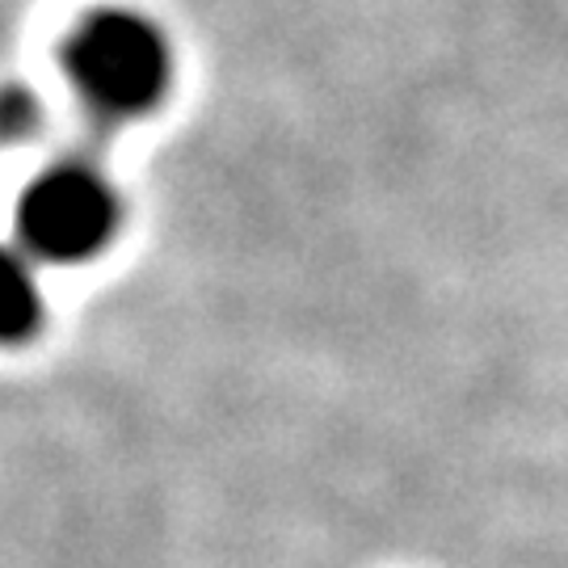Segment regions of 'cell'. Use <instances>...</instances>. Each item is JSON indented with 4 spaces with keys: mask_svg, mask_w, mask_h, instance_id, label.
<instances>
[{
    "mask_svg": "<svg viewBox=\"0 0 568 568\" xmlns=\"http://www.w3.org/2000/svg\"><path fill=\"white\" fill-rule=\"evenodd\" d=\"M122 227V203L93 164L63 161L21 190L18 241L39 265H84L102 257Z\"/></svg>",
    "mask_w": 568,
    "mask_h": 568,
    "instance_id": "2",
    "label": "cell"
},
{
    "mask_svg": "<svg viewBox=\"0 0 568 568\" xmlns=\"http://www.w3.org/2000/svg\"><path fill=\"white\" fill-rule=\"evenodd\" d=\"M42 131V102L21 89V84H4L0 89V143H26Z\"/></svg>",
    "mask_w": 568,
    "mask_h": 568,
    "instance_id": "4",
    "label": "cell"
},
{
    "mask_svg": "<svg viewBox=\"0 0 568 568\" xmlns=\"http://www.w3.org/2000/svg\"><path fill=\"white\" fill-rule=\"evenodd\" d=\"M63 72L102 119H140L173 84V47L161 21L126 4H102L72 26Z\"/></svg>",
    "mask_w": 568,
    "mask_h": 568,
    "instance_id": "1",
    "label": "cell"
},
{
    "mask_svg": "<svg viewBox=\"0 0 568 568\" xmlns=\"http://www.w3.org/2000/svg\"><path fill=\"white\" fill-rule=\"evenodd\" d=\"M42 316L47 300H42L39 262L26 248L0 244V349L30 342L42 328Z\"/></svg>",
    "mask_w": 568,
    "mask_h": 568,
    "instance_id": "3",
    "label": "cell"
}]
</instances>
